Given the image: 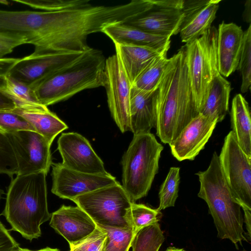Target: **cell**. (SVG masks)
Returning <instances> with one entry per match:
<instances>
[{"label":"cell","mask_w":251,"mask_h":251,"mask_svg":"<svg viewBox=\"0 0 251 251\" xmlns=\"http://www.w3.org/2000/svg\"><path fill=\"white\" fill-rule=\"evenodd\" d=\"M156 135L170 144L200 113L193 97L184 46L172 57L157 87Z\"/></svg>","instance_id":"6da1fadb"},{"label":"cell","mask_w":251,"mask_h":251,"mask_svg":"<svg viewBox=\"0 0 251 251\" xmlns=\"http://www.w3.org/2000/svg\"><path fill=\"white\" fill-rule=\"evenodd\" d=\"M47 174L19 175L7 191L3 214L11 226L30 241L41 235V225L50 219L47 201Z\"/></svg>","instance_id":"7a4b0ae2"},{"label":"cell","mask_w":251,"mask_h":251,"mask_svg":"<svg viewBox=\"0 0 251 251\" xmlns=\"http://www.w3.org/2000/svg\"><path fill=\"white\" fill-rule=\"evenodd\" d=\"M105 61L100 50L91 48L38 84L33 89L37 100L47 107L83 90L103 87Z\"/></svg>","instance_id":"3957f363"},{"label":"cell","mask_w":251,"mask_h":251,"mask_svg":"<svg viewBox=\"0 0 251 251\" xmlns=\"http://www.w3.org/2000/svg\"><path fill=\"white\" fill-rule=\"evenodd\" d=\"M200 188L198 196L207 203L218 237L233 244L244 240L243 217L223 172L217 153L214 152L208 168L196 174Z\"/></svg>","instance_id":"277c9868"},{"label":"cell","mask_w":251,"mask_h":251,"mask_svg":"<svg viewBox=\"0 0 251 251\" xmlns=\"http://www.w3.org/2000/svg\"><path fill=\"white\" fill-rule=\"evenodd\" d=\"M163 146L151 132L134 134L122 158V186L132 201L145 197L151 189Z\"/></svg>","instance_id":"5b68a950"},{"label":"cell","mask_w":251,"mask_h":251,"mask_svg":"<svg viewBox=\"0 0 251 251\" xmlns=\"http://www.w3.org/2000/svg\"><path fill=\"white\" fill-rule=\"evenodd\" d=\"M72 201L84 211L97 226L132 228L129 212L131 204L134 202L119 182L79 196Z\"/></svg>","instance_id":"8992f818"},{"label":"cell","mask_w":251,"mask_h":251,"mask_svg":"<svg viewBox=\"0 0 251 251\" xmlns=\"http://www.w3.org/2000/svg\"><path fill=\"white\" fill-rule=\"evenodd\" d=\"M217 32L215 27H211L200 37L184 46L191 87L199 112L212 80L219 73Z\"/></svg>","instance_id":"52a82bcc"},{"label":"cell","mask_w":251,"mask_h":251,"mask_svg":"<svg viewBox=\"0 0 251 251\" xmlns=\"http://www.w3.org/2000/svg\"><path fill=\"white\" fill-rule=\"evenodd\" d=\"M218 156L235 200L243 210H251V157L241 149L232 131L226 136Z\"/></svg>","instance_id":"ba28073f"},{"label":"cell","mask_w":251,"mask_h":251,"mask_svg":"<svg viewBox=\"0 0 251 251\" xmlns=\"http://www.w3.org/2000/svg\"><path fill=\"white\" fill-rule=\"evenodd\" d=\"M13 148L18 164L17 175L39 172L47 175L52 164L51 144L36 131L22 130L6 133Z\"/></svg>","instance_id":"9c48e42d"},{"label":"cell","mask_w":251,"mask_h":251,"mask_svg":"<svg viewBox=\"0 0 251 251\" xmlns=\"http://www.w3.org/2000/svg\"><path fill=\"white\" fill-rule=\"evenodd\" d=\"M132 84L121 62L114 54L106 59L105 82L108 107L115 123L122 133L130 130V93Z\"/></svg>","instance_id":"30bf717a"},{"label":"cell","mask_w":251,"mask_h":251,"mask_svg":"<svg viewBox=\"0 0 251 251\" xmlns=\"http://www.w3.org/2000/svg\"><path fill=\"white\" fill-rule=\"evenodd\" d=\"M183 0H150L146 10L126 23L148 33L171 37L179 33Z\"/></svg>","instance_id":"8fae6325"},{"label":"cell","mask_w":251,"mask_h":251,"mask_svg":"<svg viewBox=\"0 0 251 251\" xmlns=\"http://www.w3.org/2000/svg\"><path fill=\"white\" fill-rule=\"evenodd\" d=\"M84 52H60L37 55L30 54L19 58L8 75L33 89L45 78L76 60Z\"/></svg>","instance_id":"7c38bea8"},{"label":"cell","mask_w":251,"mask_h":251,"mask_svg":"<svg viewBox=\"0 0 251 251\" xmlns=\"http://www.w3.org/2000/svg\"><path fill=\"white\" fill-rule=\"evenodd\" d=\"M51 192L58 197L72 200L98 189L118 182L110 174L94 175L69 169L61 163H52Z\"/></svg>","instance_id":"4fadbf2b"},{"label":"cell","mask_w":251,"mask_h":251,"mask_svg":"<svg viewBox=\"0 0 251 251\" xmlns=\"http://www.w3.org/2000/svg\"><path fill=\"white\" fill-rule=\"evenodd\" d=\"M57 149L62 165L69 169L89 174H109L88 140L78 133H62L57 141Z\"/></svg>","instance_id":"5bb4252c"},{"label":"cell","mask_w":251,"mask_h":251,"mask_svg":"<svg viewBox=\"0 0 251 251\" xmlns=\"http://www.w3.org/2000/svg\"><path fill=\"white\" fill-rule=\"evenodd\" d=\"M217 121L200 114L169 144L172 155L178 161L193 160L204 149Z\"/></svg>","instance_id":"9a60e30c"},{"label":"cell","mask_w":251,"mask_h":251,"mask_svg":"<svg viewBox=\"0 0 251 251\" xmlns=\"http://www.w3.org/2000/svg\"><path fill=\"white\" fill-rule=\"evenodd\" d=\"M221 0H183V19L179 33L182 42L189 43L211 26Z\"/></svg>","instance_id":"2e32d148"},{"label":"cell","mask_w":251,"mask_h":251,"mask_svg":"<svg viewBox=\"0 0 251 251\" xmlns=\"http://www.w3.org/2000/svg\"><path fill=\"white\" fill-rule=\"evenodd\" d=\"M50 225L67 241L70 247L84 239L97 227L79 207L64 205L51 214Z\"/></svg>","instance_id":"e0dca14e"},{"label":"cell","mask_w":251,"mask_h":251,"mask_svg":"<svg viewBox=\"0 0 251 251\" xmlns=\"http://www.w3.org/2000/svg\"><path fill=\"white\" fill-rule=\"evenodd\" d=\"M217 61L218 71L228 77L237 70L244 33L241 26L223 22L217 30Z\"/></svg>","instance_id":"ac0fdd59"},{"label":"cell","mask_w":251,"mask_h":251,"mask_svg":"<svg viewBox=\"0 0 251 251\" xmlns=\"http://www.w3.org/2000/svg\"><path fill=\"white\" fill-rule=\"evenodd\" d=\"M157 89L152 91H145L131 86L130 93V131L133 134L149 133L152 128L156 127Z\"/></svg>","instance_id":"d6986e66"},{"label":"cell","mask_w":251,"mask_h":251,"mask_svg":"<svg viewBox=\"0 0 251 251\" xmlns=\"http://www.w3.org/2000/svg\"><path fill=\"white\" fill-rule=\"evenodd\" d=\"M102 32L114 44L131 45L160 50H168L170 46V37L151 34L126 23L110 25Z\"/></svg>","instance_id":"ffe728a7"},{"label":"cell","mask_w":251,"mask_h":251,"mask_svg":"<svg viewBox=\"0 0 251 251\" xmlns=\"http://www.w3.org/2000/svg\"><path fill=\"white\" fill-rule=\"evenodd\" d=\"M231 85L219 73L212 80L199 113L222 121L228 110Z\"/></svg>","instance_id":"44dd1931"},{"label":"cell","mask_w":251,"mask_h":251,"mask_svg":"<svg viewBox=\"0 0 251 251\" xmlns=\"http://www.w3.org/2000/svg\"><path fill=\"white\" fill-rule=\"evenodd\" d=\"M116 54L132 84L142 70L156 56L168 50H160L131 45L115 44Z\"/></svg>","instance_id":"7402d4cb"},{"label":"cell","mask_w":251,"mask_h":251,"mask_svg":"<svg viewBox=\"0 0 251 251\" xmlns=\"http://www.w3.org/2000/svg\"><path fill=\"white\" fill-rule=\"evenodd\" d=\"M231 125L238 145L251 157V118L248 102L240 94L233 99L230 112Z\"/></svg>","instance_id":"603a6c76"},{"label":"cell","mask_w":251,"mask_h":251,"mask_svg":"<svg viewBox=\"0 0 251 251\" xmlns=\"http://www.w3.org/2000/svg\"><path fill=\"white\" fill-rule=\"evenodd\" d=\"M11 111L26 120L33 126L35 131L45 138L51 145L58 134L68 128L64 122L50 110L30 111L16 107Z\"/></svg>","instance_id":"cb8c5ba5"},{"label":"cell","mask_w":251,"mask_h":251,"mask_svg":"<svg viewBox=\"0 0 251 251\" xmlns=\"http://www.w3.org/2000/svg\"><path fill=\"white\" fill-rule=\"evenodd\" d=\"M7 80V87L4 92L14 100L16 107L30 111H49L47 106L39 102L34 90L30 87L8 75Z\"/></svg>","instance_id":"d4e9b609"},{"label":"cell","mask_w":251,"mask_h":251,"mask_svg":"<svg viewBox=\"0 0 251 251\" xmlns=\"http://www.w3.org/2000/svg\"><path fill=\"white\" fill-rule=\"evenodd\" d=\"M167 52L165 51L154 57L137 76L132 86L145 91L156 90L169 61Z\"/></svg>","instance_id":"484cf974"},{"label":"cell","mask_w":251,"mask_h":251,"mask_svg":"<svg viewBox=\"0 0 251 251\" xmlns=\"http://www.w3.org/2000/svg\"><path fill=\"white\" fill-rule=\"evenodd\" d=\"M165 237L158 223L146 226L134 236L131 245L132 251H158Z\"/></svg>","instance_id":"4316f807"},{"label":"cell","mask_w":251,"mask_h":251,"mask_svg":"<svg viewBox=\"0 0 251 251\" xmlns=\"http://www.w3.org/2000/svg\"><path fill=\"white\" fill-rule=\"evenodd\" d=\"M180 168L172 167L160 186L159 192L160 211L175 206L178 197L180 183Z\"/></svg>","instance_id":"83f0119b"},{"label":"cell","mask_w":251,"mask_h":251,"mask_svg":"<svg viewBox=\"0 0 251 251\" xmlns=\"http://www.w3.org/2000/svg\"><path fill=\"white\" fill-rule=\"evenodd\" d=\"M129 216L134 234L142 228L158 223L162 213L157 209H152L143 204L132 202Z\"/></svg>","instance_id":"f1b7e54d"},{"label":"cell","mask_w":251,"mask_h":251,"mask_svg":"<svg viewBox=\"0 0 251 251\" xmlns=\"http://www.w3.org/2000/svg\"><path fill=\"white\" fill-rule=\"evenodd\" d=\"M107 233L102 251H128L135 235L132 228L121 229L98 226Z\"/></svg>","instance_id":"f546056e"},{"label":"cell","mask_w":251,"mask_h":251,"mask_svg":"<svg viewBox=\"0 0 251 251\" xmlns=\"http://www.w3.org/2000/svg\"><path fill=\"white\" fill-rule=\"evenodd\" d=\"M237 70L242 75L241 91L247 92L251 83V25L244 31L241 51Z\"/></svg>","instance_id":"4dcf8cb0"},{"label":"cell","mask_w":251,"mask_h":251,"mask_svg":"<svg viewBox=\"0 0 251 251\" xmlns=\"http://www.w3.org/2000/svg\"><path fill=\"white\" fill-rule=\"evenodd\" d=\"M18 172L14 151L7 134L0 130V174L12 178Z\"/></svg>","instance_id":"1f68e13d"},{"label":"cell","mask_w":251,"mask_h":251,"mask_svg":"<svg viewBox=\"0 0 251 251\" xmlns=\"http://www.w3.org/2000/svg\"><path fill=\"white\" fill-rule=\"evenodd\" d=\"M33 8L52 12L63 9L86 7L92 4L89 0H13Z\"/></svg>","instance_id":"d6a6232c"},{"label":"cell","mask_w":251,"mask_h":251,"mask_svg":"<svg viewBox=\"0 0 251 251\" xmlns=\"http://www.w3.org/2000/svg\"><path fill=\"white\" fill-rule=\"evenodd\" d=\"M0 130L6 133L22 130L35 131L33 126L26 120L11 111H0Z\"/></svg>","instance_id":"836d02e7"},{"label":"cell","mask_w":251,"mask_h":251,"mask_svg":"<svg viewBox=\"0 0 251 251\" xmlns=\"http://www.w3.org/2000/svg\"><path fill=\"white\" fill-rule=\"evenodd\" d=\"M106 238V231L97 226L84 239L70 246V251H102Z\"/></svg>","instance_id":"e575fe53"},{"label":"cell","mask_w":251,"mask_h":251,"mask_svg":"<svg viewBox=\"0 0 251 251\" xmlns=\"http://www.w3.org/2000/svg\"><path fill=\"white\" fill-rule=\"evenodd\" d=\"M25 44H26L25 37L0 31V58L11 53L16 47Z\"/></svg>","instance_id":"d590c367"},{"label":"cell","mask_w":251,"mask_h":251,"mask_svg":"<svg viewBox=\"0 0 251 251\" xmlns=\"http://www.w3.org/2000/svg\"><path fill=\"white\" fill-rule=\"evenodd\" d=\"M20 248L0 221V251H15Z\"/></svg>","instance_id":"8d00e7d4"},{"label":"cell","mask_w":251,"mask_h":251,"mask_svg":"<svg viewBox=\"0 0 251 251\" xmlns=\"http://www.w3.org/2000/svg\"><path fill=\"white\" fill-rule=\"evenodd\" d=\"M16 108L12 98L5 92L0 90V111H11Z\"/></svg>","instance_id":"74e56055"},{"label":"cell","mask_w":251,"mask_h":251,"mask_svg":"<svg viewBox=\"0 0 251 251\" xmlns=\"http://www.w3.org/2000/svg\"><path fill=\"white\" fill-rule=\"evenodd\" d=\"M19 59L3 57L0 58V76H7Z\"/></svg>","instance_id":"f35d334b"},{"label":"cell","mask_w":251,"mask_h":251,"mask_svg":"<svg viewBox=\"0 0 251 251\" xmlns=\"http://www.w3.org/2000/svg\"><path fill=\"white\" fill-rule=\"evenodd\" d=\"M251 1L247 0L245 4V9L243 13V20L251 24Z\"/></svg>","instance_id":"ab89813d"},{"label":"cell","mask_w":251,"mask_h":251,"mask_svg":"<svg viewBox=\"0 0 251 251\" xmlns=\"http://www.w3.org/2000/svg\"><path fill=\"white\" fill-rule=\"evenodd\" d=\"M244 219L247 230V235L250 239L251 236V210H244Z\"/></svg>","instance_id":"60d3db41"},{"label":"cell","mask_w":251,"mask_h":251,"mask_svg":"<svg viewBox=\"0 0 251 251\" xmlns=\"http://www.w3.org/2000/svg\"><path fill=\"white\" fill-rule=\"evenodd\" d=\"M7 76H0V90L4 91L7 87Z\"/></svg>","instance_id":"b9f144b4"},{"label":"cell","mask_w":251,"mask_h":251,"mask_svg":"<svg viewBox=\"0 0 251 251\" xmlns=\"http://www.w3.org/2000/svg\"><path fill=\"white\" fill-rule=\"evenodd\" d=\"M15 251H60L57 249H52V248H50L49 247H47V248H44L43 249H41L40 250H37V251H31V250H29L27 249L21 248L20 247L18 249H17Z\"/></svg>","instance_id":"7bdbcfd3"},{"label":"cell","mask_w":251,"mask_h":251,"mask_svg":"<svg viewBox=\"0 0 251 251\" xmlns=\"http://www.w3.org/2000/svg\"><path fill=\"white\" fill-rule=\"evenodd\" d=\"M165 251H186L183 249L176 248L175 247H169Z\"/></svg>","instance_id":"ee69618b"},{"label":"cell","mask_w":251,"mask_h":251,"mask_svg":"<svg viewBox=\"0 0 251 251\" xmlns=\"http://www.w3.org/2000/svg\"><path fill=\"white\" fill-rule=\"evenodd\" d=\"M4 194L3 191L0 188V201L2 198V195Z\"/></svg>","instance_id":"f6af8a7d"}]
</instances>
